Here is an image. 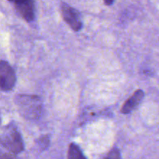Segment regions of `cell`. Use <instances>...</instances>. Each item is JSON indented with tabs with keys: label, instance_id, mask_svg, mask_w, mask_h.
<instances>
[{
	"label": "cell",
	"instance_id": "cell-7",
	"mask_svg": "<svg viewBox=\"0 0 159 159\" xmlns=\"http://www.w3.org/2000/svg\"><path fill=\"white\" fill-rule=\"evenodd\" d=\"M38 141H38L39 144H40V146L43 149L47 148H48V146L49 145L50 141H49V138H48V135L42 137V138H40V139L38 140Z\"/></svg>",
	"mask_w": 159,
	"mask_h": 159
},
{
	"label": "cell",
	"instance_id": "cell-5",
	"mask_svg": "<svg viewBox=\"0 0 159 159\" xmlns=\"http://www.w3.org/2000/svg\"><path fill=\"white\" fill-rule=\"evenodd\" d=\"M144 96V93L143 90L138 89L135 91L134 94L124 102L122 108H121V113H124V114H128L130 112L133 111L139 105Z\"/></svg>",
	"mask_w": 159,
	"mask_h": 159
},
{
	"label": "cell",
	"instance_id": "cell-11",
	"mask_svg": "<svg viewBox=\"0 0 159 159\" xmlns=\"http://www.w3.org/2000/svg\"><path fill=\"white\" fill-rule=\"evenodd\" d=\"M103 1L104 2L106 3V5H107V6H110V5L113 4L114 0H103Z\"/></svg>",
	"mask_w": 159,
	"mask_h": 159
},
{
	"label": "cell",
	"instance_id": "cell-3",
	"mask_svg": "<svg viewBox=\"0 0 159 159\" xmlns=\"http://www.w3.org/2000/svg\"><path fill=\"white\" fill-rule=\"evenodd\" d=\"M16 76L13 68L6 61H0V89L9 91L15 86Z\"/></svg>",
	"mask_w": 159,
	"mask_h": 159
},
{
	"label": "cell",
	"instance_id": "cell-2",
	"mask_svg": "<svg viewBox=\"0 0 159 159\" xmlns=\"http://www.w3.org/2000/svg\"><path fill=\"white\" fill-rule=\"evenodd\" d=\"M0 144L15 155L23 151V139L13 124H9L2 127L0 131Z\"/></svg>",
	"mask_w": 159,
	"mask_h": 159
},
{
	"label": "cell",
	"instance_id": "cell-4",
	"mask_svg": "<svg viewBox=\"0 0 159 159\" xmlns=\"http://www.w3.org/2000/svg\"><path fill=\"white\" fill-rule=\"evenodd\" d=\"M61 12L64 20L73 30L79 31L82 29V23L80 14L75 9L65 3H62L61 5Z\"/></svg>",
	"mask_w": 159,
	"mask_h": 159
},
{
	"label": "cell",
	"instance_id": "cell-6",
	"mask_svg": "<svg viewBox=\"0 0 159 159\" xmlns=\"http://www.w3.org/2000/svg\"><path fill=\"white\" fill-rule=\"evenodd\" d=\"M69 159L72 158H85V155L82 154V151L80 150L79 147L75 144H71L69 145L68 149V156Z\"/></svg>",
	"mask_w": 159,
	"mask_h": 159
},
{
	"label": "cell",
	"instance_id": "cell-1",
	"mask_svg": "<svg viewBox=\"0 0 159 159\" xmlns=\"http://www.w3.org/2000/svg\"><path fill=\"white\" fill-rule=\"evenodd\" d=\"M16 105L20 114L27 120H37L42 114L43 105L39 96L19 95L16 97Z\"/></svg>",
	"mask_w": 159,
	"mask_h": 159
},
{
	"label": "cell",
	"instance_id": "cell-10",
	"mask_svg": "<svg viewBox=\"0 0 159 159\" xmlns=\"http://www.w3.org/2000/svg\"><path fill=\"white\" fill-rule=\"evenodd\" d=\"M16 158V155L13 153H6V154H0V158Z\"/></svg>",
	"mask_w": 159,
	"mask_h": 159
},
{
	"label": "cell",
	"instance_id": "cell-9",
	"mask_svg": "<svg viewBox=\"0 0 159 159\" xmlns=\"http://www.w3.org/2000/svg\"><path fill=\"white\" fill-rule=\"evenodd\" d=\"M9 1L13 3L15 8H17L19 6H22V5L25 4V3L31 1V0H9Z\"/></svg>",
	"mask_w": 159,
	"mask_h": 159
},
{
	"label": "cell",
	"instance_id": "cell-8",
	"mask_svg": "<svg viewBox=\"0 0 159 159\" xmlns=\"http://www.w3.org/2000/svg\"><path fill=\"white\" fill-rule=\"evenodd\" d=\"M106 158H120V153L118 149L114 148L106 156Z\"/></svg>",
	"mask_w": 159,
	"mask_h": 159
}]
</instances>
